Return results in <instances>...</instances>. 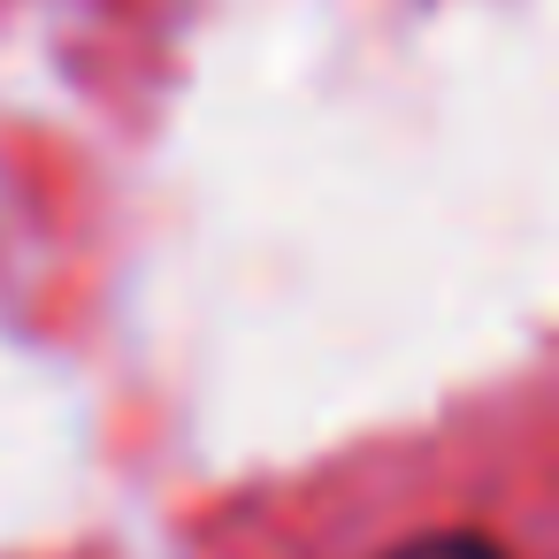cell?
<instances>
[{"label": "cell", "instance_id": "cell-1", "mask_svg": "<svg viewBox=\"0 0 559 559\" xmlns=\"http://www.w3.org/2000/svg\"><path fill=\"white\" fill-rule=\"evenodd\" d=\"M391 559H506V551L483 544V536H421V544H406V551H391Z\"/></svg>", "mask_w": 559, "mask_h": 559}]
</instances>
